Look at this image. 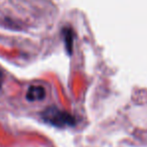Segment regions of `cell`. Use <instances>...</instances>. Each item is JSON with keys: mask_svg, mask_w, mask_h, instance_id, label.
<instances>
[{"mask_svg": "<svg viewBox=\"0 0 147 147\" xmlns=\"http://www.w3.org/2000/svg\"><path fill=\"white\" fill-rule=\"evenodd\" d=\"M45 89L42 86H30L26 93V99L30 102H35V101H40L45 98Z\"/></svg>", "mask_w": 147, "mask_h": 147, "instance_id": "obj_2", "label": "cell"}, {"mask_svg": "<svg viewBox=\"0 0 147 147\" xmlns=\"http://www.w3.org/2000/svg\"><path fill=\"white\" fill-rule=\"evenodd\" d=\"M41 118L47 124L57 128H65L74 126L76 123L75 118L70 113L62 111L55 106H50L40 113Z\"/></svg>", "mask_w": 147, "mask_h": 147, "instance_id": "obj_1", "label": "cell"}, {"mask_svg": "<svg viewBox=\"0 0 147 147\" xmlns=\"http://www.w3.org/2000/svg\"><path fill=\"white\" fill-rule=\"evenodd\" d=\"M62 36H63L64 44H65L66 51L69 55H72L73 51V41H74V32L72 28L70 27H64L62 29Z\"/></svg>", "mask_w": 147, "mask_h": 147, "instance_id": "obj_3", "label": "cell"}]
</instances>
